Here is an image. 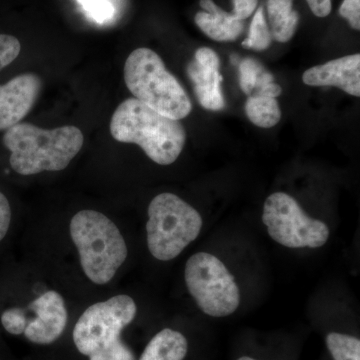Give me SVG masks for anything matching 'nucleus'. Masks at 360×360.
<instances>
[{
	"label": "nucleus",
	"mask_w": 360,
	"mask_h": 360,
	"mask_svg": "<svg viewBox=\"0 0 360 360\" xmlns=\"http://www.w3.org/2000/svg\"><path fill=\"white\" fill-rule=\"evenodd\" d=\"M84 141V134L77 127L46 130L28 122L6 129L2 139L11 153V168L21 175L65 169L82 148Z\"/></svg>",
	"instance_id": "1"
},
{
	"label": "nucleus",
	"mask_w": 360,
	"mask_h": 360,
	"mask_svg": "<svg viewBox=\"0 0 360 360\" xmlns=\"http://www.w3.org/2000/svg\"><path fill=\"white\" fill-rule=\"evenodd\" d=\"M115 141L134 143L151 160L172 165L184 150L186 132L179 120L161 115L136 98H129L116 108L110 122Z\"/></svg>",
	"instance_id": "2"
},
{
	"label": "nucleus",
	"mask_w": 360,
	"mask_h": 360,
	"mask_svg": "<svg viewBox=\"0 0 360 360\" xmlns=\"http://www.w3.org/2000/svg\"><path fill=\"white\" fill-rule=\"evenodd\" d=\"M123 73L132 96L148 108L176 120L191 112L186 90L156 52L146 47L135 49L125 61Z\"/></svg>",
	"instance_id": "3"
},
{
	"label": "nucleus",
	"mask_w": 360,
	"mask_h": 360,
	"mask_svg": "<svg viewBox=\"0 0 360 360\" xmlns=\"http://www.w3.org/2000/svg\"><path fill=\"white\" fill-rule=\"evenodd\" d=\"M70 236L90 281L99 285L110 283L127 257V243L117 226L103 213L85 210L71 219Z\"/></svg>",
	"instance_id": "4"
},
{
	"label": "nucleus",
	"mask_w": 360,
	"mask_h": 360,
	"mask_svg": "<svg viewBox=\"0 0 360 360\" xmlns=\"http://www.w3.org/2000/svg\"><path fill=\"white\" fill-rule=\"evenodd\" d=\"M148 212V246L156 259H174L200 236V213L174 193L158 194L151 200Z\"/></svg>",
	"instance_id": "5"
},
{
	"label": "nucleus",
	"mask_w": 360,
	"mask_h": 360,
	"mask_svg": "<svg viewBox=\"0 0 360 360\" xmlns=\"http://www.w3.org/2000/svg\"><path fill=\"white\" fill-rule=\"evenodd\" d=\"M187 290L205 314L229 316L240 303V293L233 276L214 255L198 252L187 260Z\"/></svg>",
	"instance_id": "6"
},
{
	"label": "nucleus",
	"mask_w": 360,
	"mask_h": 360,
	"mask_svg": "<svg viewBox=\"0 0 360 360\" xmlns=\"http://www.w3.org/2000/svg\"><path fill=\"white\" fill-rule=\"evenodd\" d=\"M262 221L270 238L285 248H321L329 238L328 225L311 219L292 196L284 193L266 198Z\"/></svg>",
	"instance_id": "7"
},
{
	"label": "nucleus",
	"mask_w": 360,
	"mask_h": 360,
	"mask_svg": "<svg viewBox=\"0 0 360 360\" xmlns=\"http://www.w3.org/2000/svg\"><path fill=\"white\" fill-rule=\"evenodd\" d=\"M136 311L134 300L123 295L89 307L73 329L78 352L89 357L122 340L123 328L131 323Z\"/></svg>",
	"instance_id": "8"
},
{
	"label": "nucleus",
	"mask_w": 360,
	"mask_h": 360,
	"mask_svg": "<svg viewBox=\"0 0 360 360\" xmlns=\"http://www.w3.org/2000/svg\"><path fill=\"white\" fill-rule=\"evenodd\" d=\"M30 310L37 316L27 321L25 338L37 345H51L63 335L68 324L65 300L58 292L46 291L30 303Z\"/></svg>",
	"instance_id": "9"
},
{
	"label": "nucleus",
	"mask_w": 360,
	"mask_h": 360,
	"mask_svg": "<svg viewBox=\"0 0 360 360\" xmlns=\"http://www.w3.org/2000/svg\"><path fill=\"white\" fill-rule=\"evenodd\" d=\"M219 68V56L208 47L198 49L193 60L187 66V75L193 84L198 103L210 111L221 110L225 106Z\"/></svg>",
	"instance_id": "10"
},
{
	"label": "nucleus",
	"mask_w": 360,
	"mask_h": 360,
	"mask_svg": "<svg viewBox=\"0 0 360 360\" xmlns=\"http://www.w3.org/2000/svg\"><path fill=\"white\" fill-rule=\"evenodd\" d=\"M41 87V79L34 73H23L0 85V130L11 129L28 115Z\"/></svg>",
	"instance_id": "11"
},
{
	"label": "nucleus",
	"mask_w": 360,
	"mask_h": 360,
	"mask_svg": "<svg viewBox=\"0 0 360 360\" xmlns=\"http://www.w3.org/2000/svg\"><path fill=\"white\" fill-rule=\"evenodd\" d=\"M309 86H335L352 96H360V54L333 59L303 73Z\"/></svg>",
	"instance_id": "12"
},
{
	"label": "nucleus",
	"mask_w": 360,
	"mask_h": 360,
	"mask_svg": "<svg viewBox=\"0 0 360 360\" xmlns=\"http://www.w3.org/2000/svg\"><path fill=\"white\" fill-rule=\"evenodd\" d=\"M200 4L203 11L195 14L194 21L206 37L215 41L229 42L243 34V21L236 20L213 0H200Z\"/></svg>",
	"instance_id": "13"
},
{
	"label": "nucleus",
	"mask_w": 360,
	"mask_h": 360,
	"mask_svg": "<svg viewBox=\"0 0 360 360\" xmlns=\"http://www.w3.org/2000/svg\"><path fill=\"white\" fill-rule=\"evenodd\" d=\"M267 18L272 39L281 44L295 37L300 25V13L293 9V0H267Z\"/></svg>",
	"instance_id": "14"
},
{
	"label": "nucleus",
	"mask_w": 360,
	"mask_h": 360,
	"mask_svg": "<svg viewBox=\"0 0 360 360\" xmlns=\"http://www.w3.org/2000/svg\"><path fill=\"white\" fill-rule=\"evenodd\" d=\"M188 350L186 336L165 328L149 341L139 360H184Z\"/></svg>",
	"instance_id": "15"
},
{
	"label": "nucleus",
	"mask_w": 360,
	"mask_h": 360,
	"mask_svg": "<svg viewBox=\"0 0 360 360\" xmlns=\"http://www.w3.org/2000/svg\"><path fill=\"white\" fill-rule=\"evenodd\" d=\"M245 113L253 124L262 129H271L281 120L278 101L274 97L248 96L245 103Z\"/></svg>",
	"instance_id": "16"
},
{
	"label": "nucleus",
	"mask_w": 360,
	"mask_h": 360,
	"mask_svg": "<svg viewBox=\"0 0 360 360\" xmlns=\"http://www.w3.org/2000/svg\"><path fill=\"white\" fill-rule=\"evenodd\" d=\"M271 41V33L265 18L264 6L257 7L243 46L255 51H264L269 49Z\"/></svg>",
	"instance_id": "17"
},
{
	"label": "nucleus",
	"mask_w": 360,
	"mask_h": 360,
	"mask_svg": "<svg viewBox=\"0 0 360 360\" xmlns=\"http://www.w3.org/2000/svg\"><path fill=\"white\" fill-rule=\"evenodd\" d=\"M326 345L335 360H360V340L354 336L331 333Z\"/></svg>",
	"instance_id": "18"
},
{
	"label": "nucleus",
	"mask_w": 360,
	"mask_h": 360,
	"mask_svg": "<svg viewBox=\"0 0 360 360\" xmlns=\"http://www.w3.org/2000/svg\"><path fill=\"white\" fill-rule=\"evenodd\" d=\"M264 66L253 58H245L239 63V84L241 89L250 96L257 85Z\"/></svg>",
	"instance_id": "19"
},
{
	"label": "nucleus",
	"mask_w": 360,
	"mask_h": 360,
	"mask_svg": "<svg viewBox=\"0 0 360 360\" xmlns=\"http://www.w3.org/2000/svg\"><path fill=\"white\" fill-rule=\"evenodd\" d=\"M27 319L25 310L13 307L6 310L1 315V323L7 333L13 335H22L25 333Z\"/></svg>",
	"instance_id": "20"
},
{
	"label": "nucleus",
	"mask_w": 360,
	"mask_h": 360,
	"mask_svg": "<svg viewBox=\"0 0 360 360\" xmlns=\"http://www.w3.org/2000/svg\"><path fill=\"white\" fill-rule=\"evenodd\" d=\"M20 40L13 35L0 34V70L11 65L20 56Z\"/></svg>",
	"instance_id": "21"
},
{
	"label": "nucleus",
	"mask_w": 360,
	"mask_h": 360,
	"mask_svg": "<svg viewBox=\"0 0 360 360\" xmlns=\"http://www.w3.org/2000/svg\"><path fill=\"white\" fill-rule=\"evenodd\" d=\"M89 360H135L134 352L122 340L96 354L90 355Z\"/></svg>",
	"instance_id": "22"
},
{
	"label": "nucleus",
	"mask_w": 360,
	"mask_h": 360,
	"mask_svg": "<svg viewBox=\"0 0 360 360\" xmlns=\"http://www.w3.org/2000/svg\"><path fill=\"white\" fill-rule=\"evenodd\" d=\"M281 92H283V89L281 85L276 84L274 75L264 70L260 73L255 89L250 96H262L276 98L277 96H281Z\"/></svg>",
	"instance_id": "23"
},
{
	"label": "nucleus",
	"mask_w": 360,
	"mask_h": 360,
	"mask_svg": "<svg viewBox=\"0 0 360 360\" xmlns=\"http://www.w3.org/2000/svg\"><path fill=\"white\" fill-rule=\"evenodd\" d=\"M340 15L347 21L354 30H360V0H343L340 7Z\"/></svg>",
	"instance_id": "24"
},
{
	"label": "nucleus",
	"mask_w": 360,
	"mask_h": 360,
	"mask_svg": "<svg viewBox=\"0 0 360 360\" xmlns=\"http://www.w3.org/2000/svg\"><path fill=\"white\" fill-rule=\"evenodd\" d=\"M259 0H232L231 15L236 20L245 21L255 13Z\"/></svg>",
	"instance_id": "25"
},
{
	"label": "nucleus",
	"mask_w": 360,
	"mask_h": 360,
	"mask_svg": "<svg viewBox=\"0 0 360 360\" xmlns=\"http://www.w3.org/2000/svg\"><path fill=\"white\" fill-rule=\"evenodd\" d=\"M11 221V210L6 196L0 191V241L6 238Z\"/></svg>",
	"instance_id": "26"
},
{
	"label": "nucleus",
	"mask_w": 360,
	"mask_h": 360,
	"mask_svg": "<svg viewBox=\"0 0 360 360\" xmlns=\"http://www.w3.org/2000/svg\"><path fill=\"white\" fill-rule=\"evenodd\" d=\"M311 13L319 18H328L333 11L331 0H305Z\"/></svg>",
	"instance_id": "27"
},
{
	"label": "nucleus",
	"mask_w": 360,
	"mask_h": 360,
	"mask_svg": "<svg viewBox=\"0 0 360 360\" xmlns=\"http://www.w3.org/2000/svg\"><path fill=\"white\" fill-rule=\"evenodd\" d=\"M238 360H257V359H251V357H248V356H243V357H240V359H238Z\"/></svg>",
	"instance_id": "28"
}]
</instances>
